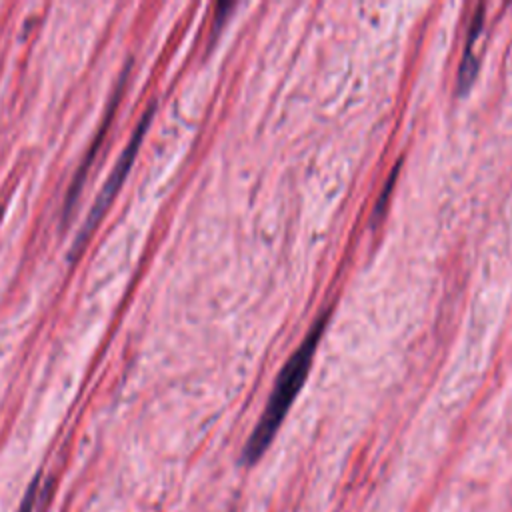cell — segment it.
I'll return each mask as SVG.
<instances>
[{"label": "cell", "instance_id": "4", "mask_svg": "<svg viewBox=\"0 0 512 512\" xmlns=\"http://www.w3.org/2000/svg\"><path fill=\"white\" fill-rule=\"evenodd\" d=\"M122 88H124V76L120 78L118 88H116V92H114L112 108L108 110V114H106V118H104V122H102L100 130H98V136H96V140L92 142V148H90L88 156L82 160V164H80V168H78V172H76V176H74V180H72V184H70V188H68V196H66V202H64V212H66V216L74 210V202H76V198H78V190H80V188H82V184H84V178H86L88 166H90V162H92V154L100 148V142H102V138H104V134H106V124H108V120L114 116L116 104L120 102V92H122Z\"/></svg>", "mask_w": 512, "mask_h": 512}, {"label": "cell", "instance_id": "5", "mask_svg": "<svg viewBox=\"0 0 512 512\" xmlns=\"http://www.w3.org/2000/svg\"><path fill=\"white\" fill-rule=\"evenodd\" d=\"M38 480H40V476H36V478L32 480V484L28 486V492H26V496L22 498V504H20L18 512H32V508H34V498H36V488H38Z\"/></svg>", "mask_w": 512, "mask_h": 512}, {"label": "cell", "instance_id": "3", "mask_svg": "<svg viewBox=\"0 0 512 512\" xmlns=\"http://www.w3.org/2000/svg\"><path fill=\"white\" fill-rule=\"evenodd\" d=\"M482 6H478L474 18H472V24H470V30H468V40H466V48H464V54H462V60H460V68H458V92H466L476 76V70H478V58H476V40L480 36V30H482Z\"/></svg>", "mask_w": 512, "mask_h": 512}, {"label": "cell", "instance_id": "6", "mask_svg": "<svg viewBox=\"0 0 512 512\" xmlns=\"http://www.w3.org/2000/svg\"><path fill=\"white\" fill-rule=\"evenodd\" d=\"M398 166H400V164H398ZM398 166H396V170L390 174V178H388V182H386V186H384V190H382V196H380L378 204L374 206V214H380V212L384 210L386 198H388V194H390V186H394V180H396V172H398Z\"/></svg>", "mask_w": 512, "mask_h": 512}, {"label": "cell", "instance_id": "1", "mask_svg": "<svg viewBox=\"0 0 512 512\" xmlns=\"http://www.w3.org/2000/svg\"><path fill=\"white\" fill-rule=\"evenodd\" d=\"M326 322H328V314H322L316 320V324L310 328V332L306 334V338L302 340L298 350L284 364V368L276 380V386L268 398V404L244 446V452H242L244 464H254L264 454V450L270 446V442L274 440L286 412L290 410L296 394L300 392V388L308 376L310 362L314 358V352H316L320 336L326 328Z\"/></svg>", "mask_w": 512, "mask_h": 512}, {"label": "cell", "instance_id": "2", "mask_svg": "<svg viewBox=\"0 0 512 512\" xmlns=\"http://www.w3.org/2000/svg\"><path fill=\"white\" fill-rule=\"evenodd\" d=\"M152 114H154V104H150V108L144 110V114H142L138 126L134 128V132H132V136H130V140H128V144H126V148H124L122 154L118 156V160H116V164H114L110 176L106 178L104 186L100 188V192H98V196H96V200H94V204H92V208H90V212H88V216H86V220H84V226H82V230L78 232L76 242H74V246H72V250H70V256H72V258H76L78 250H82V246L86 244V240L90 238V234L94 232V228L98 226V222L102 220V216L106 214L108 206L112 204L116 192H118L120 186L124 184V180H126V176H128V170H130V166H132V162H134V158H136V152H138V148H140V144H142V138H144V134H146V130H148V124H150V120H152Z\"/></svg>", "mask_w": 512, "mask_h": 512}]
</instances>
